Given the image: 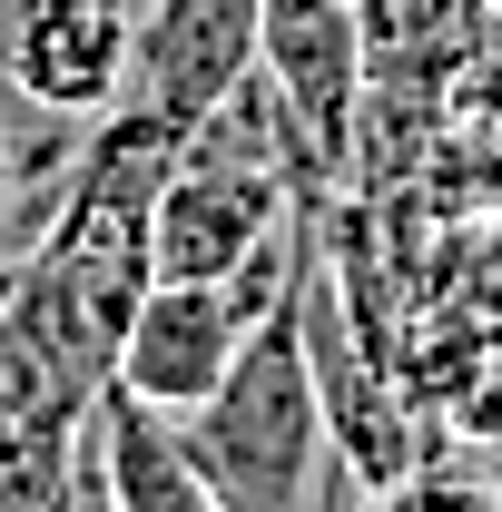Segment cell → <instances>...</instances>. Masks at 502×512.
Masks as SVG:
<instances>
[{
	"instance_id": "cell-4",
	"label": "cell",
	"mask_w": 502,
	"mask_h": 512,
	"mask_svg": "<svg viewBox=\"0 0 502 512\" xmlns=\"http://www.w3.org/2000/svg\"><path fill=\"white\" fill-rule=\"evenodd\" d=\"M247 69H256V0H138L119 109H148L188 138Z\"/></svg>"
},
{
	"instance_id": "cell-5",
	"label": "cell",
	"mask_w": 502,
	"mask_h": 512,
	"mask_svg": "<svg viewBox=\"0 0 502 512\" xmlns=\"http://www.w3.org/2000/svg\"><path fill=\"white\" fill-rule=\"evenodd\" d=\"M247 306L227 276H148V296L128 306V335H119V365L109 375L168 414H188L197 394H217V375L237 365L247 345Z\"/></svg>"
},
{
	"instance_id": "cell-6",
	"label": "cell",
	"mask_w": 502,
	"mask_h": 512,
	"mask_svg": "<svg viewBox=\"0 0 502 512\" xmlns=\"http://www.w3.org/2000/svg\"><path fill=\"white\" fill-rule=\"evenodd\" d=\"M355 10H365L375 89H414V99H453L493 30V0H355Z\"/></svg>"
},
{
	"instance_id": "cell-7",
	"label": "cell",
	"mask_w": 502,
	"mask_h": 512,
	"mask_svg": "<svg viewBox=\"0 0 502 512\" xmlns=\"http://www.w3.org/2000/svg\"><path fill=\"white\" fill-rule=\"evenodd\" d=\"M0 217H10V178H0Z\"/></svg>"
},
{
	"instance_id": "cell-3",
	"label": "cell",
	"mask_w": 502,
	"mask_h": 512,
	"mask_svg": "<svg viewBox=\"0 0 502 512\" xmlns=\"http://www.w3.org/2000/svg\"><path fill=\"white\" fill-rule=\"evenodd\" d=\"M69 503H109V512H217L207 473H197L188 434L168 404L128 394L119 375L89 394L79 434H69Z\"/></svg>"
},
{
	"instance_id": "cell-1",
	"label": "cell",
	"mask_w": 502,
	"mask_h": 512,
	"mask_svg": "<svg viewBox=\"0 0 502 512\" xmlns=\"http://www.w3.org/2000/svg\"><path fill=\"white\" fill-rule=\"evenodd\" d=\"M178 434H188L217 512H306L325 493L335 444H325V394L306 365V276L247 325L237 365L217 375V394H197L178 414Z\"/></svg>"
},
{
	"instance_id": "cell-2",
	"label": "cell",
	"mask_w": 502,
	"mask_h": 512,
	"mask_svg": "<svg viewBox=\"0 0 502 512\" xmlns=\"http://www.w3.org/2000/svg\"><path fill=\"white\" fill-rule=\"evenodd\" d=\"M256 69L296 128V168L315 197L355 188V128H365V10L355 0H256Z\"/></svg>"
}]
</instances>
